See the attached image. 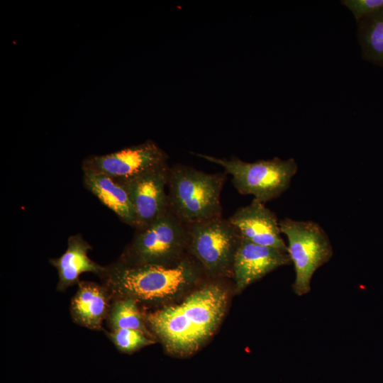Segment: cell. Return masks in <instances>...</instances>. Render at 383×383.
Masks as SVG:
<instances>
[{
	"label": "cell",
	"mask_w": 383,
	"mask_h": 383,
	"mask_svg": "<svg viewBox=\"0 0 383 383\" xmlns=\"http://www.w3.org/2000/svg\"><path fill=\"white\" fill-rule=\"evenodd\" d=\"M188 254L212 279L233 278L234 258L241 236L222 216L187 224Z\"/></svg>",
	"instance_id": "8992f818"
},
{
	"label": "cell",
	"mask_w": 383,
	"mask_h": 383,
	"mask_svg": "<svg viewBox=\"0 0 383 383\" xmlns=\"http://www.w3.org/2000/svg\"><path fill=\"white\" fill-rule=\"evenodd\" d=\"M357 24L362 58L383 67V9L362 18Z\"/></svg>",
	"instance_id": "9a60e30c"
},
{
	"label": "cell",
	"mask_w": 383,
	"mask_h": 383,
	"mask_svg": "<svg viewBox=\"0 0 383 383\" xmlns=\"http://www.w3.org/2000/svg\"><path fill=\"white\" fill-rule=\"evenodd\" d=\"M290 264L287 251L260 245L241 237L233 267L235 289L242 292L275 269Z\"/></svg>",
	"instance_id": "30bf717a"
},
{
	"label": "cell",
	"mask_w": 383,
	"mask_h": 383,
	"mask_svg": "<svg viewBox=\"0 0 383 383\" xmlns=\"http://www.w3.org/2000/svg\"><path fill=\"white\" fill-rule=\"evenodd\" d=\"M279 227L288 240L287 251L294 267L293 291L303 296L310 292L315 272L332 257L333 247L323 228L313 221L286 218L279 221Z\"/></svg>",
	"instance_id": "52a82bcc"
},
{
	"label": "cell",
	"mask_w": 383,
	"mask_h": 383,
	"mask_svg": "<svg viewBox=\"0 0 383 383\" xmlns=\"http://www.w3.org/2000/svg\"><path fill=\"white\" fill-rule=\"evenodd\" d=\"M340 3L352 12L357 22L383 9V0H343Z\"/></svg>",
	"instance_id": "ac0fdd59"
},
{
	"label": "cell",
	"mask_w": 383,
	"mask_h": 383,
	"mask_svg": "<svg viewBox=\"0 0 383 383\" xmlns=\"http://www.w3.org/2000/svg\"><path fill=\"white\" fill-rule=\"evenodd\" d=\"M228 219L243 238L287 251L281 235L279 221L265 204L253 199L250 204L238 209Z\"/></svg>",
	"instance_id": "8fae6325"
},
{
	"label": "cell",
	"mask_w": 383,
	"mask_h": 383,
	"mask_svg": "<svg viewBox=\"0 0 383 383\" xmlns=\"http://www.w3.org/2000/svg\"><path fill=\"white\" fill-rule=\"evenodd\" d=\"M188 243L187 225L168 208L152 223L135 230L117 260L128 266H172L189 255Z\"/></svg>",
	"instance_id": "277c9868"
},
{
	"label": "cell",
	"mask_w": 383,
	"mask_h": 383,
	"mask_svg": "<svg viewBox=\"0 0 383 383\" xmlns=\"http://www.w3.org/2000/svg\"><path fill=\"white\" fill-rule=\"evenodd\" d=\"M168 157L157 144L148 140L113 152L89 155L82 160V170L123 181L167 162Z\"/></svg>",
	"instance_id": "ba28073f"
},
{
	"label": "cell",
	"mask_w": 383,
	"mask_h": 383,
	"mask_svg": "<svg viewBox=\"0 0 383 383\" xmlns=\"http://www.w3.org/2000/svg\"><path fill=\"white\" fill-rule=\"evenodd\" d=\"M113 298H129L146 307L160 308L176 303L206 278L189 255L172 266H128L118 260L105 266L99 277Z\"/></svg>",
	"instance_id": "7a4b0ae2"
},
{
	"label": "cell",
	"mask_w": 383,
	"mask_h": 383,
	"mask_svg": "<svg viewBox=\"0 0 383 383\" xmlns=\"http://www.w3.org/2000/svg\"><path fill=\"white\" fill-rule=\"evenodd\" d=\"M92 247L81 234L70 235L65 252L58 257L50 258L49 262L57 272V290L65 292L70 287L77 284L82 273L91 272L100 277L105 270L92 260L88 252Z\"/></svg>",
	"instance_id": "4fadbf2b"
},
{
	"label": "cell",
	"mask_w": 383,
	"mask_h": 383,
	"mask_svg": "<svg viewBox=\"0 0 383 383\" xmlns=\"http://www.w3.org/2000/svg\"><path fill=\"white\" fill-rule=\"evenodd\" d=\"M196 155L223 167L232 176V183L240 194L252 195L254 199L263 204L285 192L298 170L294 158L283 160L274 157L248 162L236 157L226 159L199 153Z\"/></svg>",
	"instance_id": "5b68a950"
},
{
	"label": "cell",
	"mask_w": 383,
	"mask_h": 383,
	"mask_svg": "<svg viewBox=\"0 0 383 383\" xmlns=\"http://www.w3.org/2000/svg\"><path fill=\"white\" fill-rule=\"evenodd\" d=\"M227 173H207L176 164L170 167L168 207L184 223L222 216L221 193Z\"/></svg>",
	"instance_id": "3957f363"
},
{
	"label": "cell",
	"mask_w": 383,
	"mask_h": 383,
	"mask_svg": "<svg viewBox=\"0 0 383 383\" xmlns=\"http://www.w3.org/2000/svg\"><path fill=\"white\" fill-rule=\"evenodd\" d=\"M84 187L123 223L135 228L133 206L124 184L109 176L83 172Z\"/></svg>",
	"instance_id": "5bb4252c"
},
{
	"label": "cell",
	"mask_w": 383,
	"mask_h": 383,
	"mask_svg": "<svg viewBox=\"0 0 383 383\" xmlns=\"http://www.w3.org/2000/svg\"><path fill=\"white\" fill-rule=\"evenodd\" d=\"M170 167L168 162H165L133 178L120 181L127 189L135 211V230L148 226L168 209L166 187Z\"/></svg>",
	"instance_id": "9c48e42d"
},
{
	"label": "cell",
	"mask_w": 383,
	"mask_h": 383,
	"mask_svg": "<svg viewBox=\"0 0 383 383\" xmlns=\"http://www.w3.org/2000/svg\"><path fill=\"white\" fill-rule=\"evenodd\" d=\"M140 306L132 299L113 298L106 318L110 330L134 329L153 335L146 325L144 311Z\"/></svg>",
	"instance_id": "2e32d148"
},
{
	"label": "cell",
	"mask_w": 383,
	"mask_h": 383,
	"mask_svg": "<svg viewBox=\"0 0 383 383\" xmlns=\"http://www.w3.org/2000/svg\"><path fill=\"white\" fill-rule=\"evenodd\" d=\"M105 333L118 351L132 353L145 346L154 344L156 339L153 335L134 329H116Z\"/></svg>",
	"instance_id": "e0dca14e"
},
{
	"label": "cell",
	"mask_w": 383,
	"mask_h": 383,
	"mask_svg": "<svg viewBox=\"0 0 383 383\" xmlns=\"http://www.w3.org/2000/svg\"><path fill=\"white\" fill-rule=\"evenodd\" d=\"M225 279L206 277L180 302L144 311L148 329L169 354L191 355L216 333L229 302Z\"/></svg>",
	"instance_id": "6da1fadb"
},
{
	"label": "cell",
	"mask_w": 383,
	"mask_h": 383,
	"mask_svg": "<svg viewBox=\"0 0 383 383\" xmlns=\"http://www.w3.org/2000/svg\"><path fill=\"white\" fill-rule=\"evenodd\" d=\"M77 286L70 303L72 321L91 330H103L112 301L110 292L102 283L80 280Z\"/></svg>",
	"instance_id": "7c38bea8"
}]
</instances>
